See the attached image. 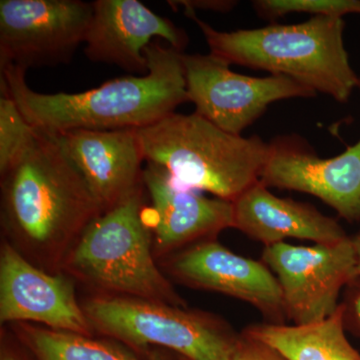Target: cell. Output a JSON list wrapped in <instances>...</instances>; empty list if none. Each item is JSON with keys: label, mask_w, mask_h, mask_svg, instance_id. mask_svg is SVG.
<instances>
[{"label": "cell", "mask_w": 360, "mask_h": 360, "mask_svg": "<svg viewBox=\"0 0 360 360\" xmlns=\"http://www.w3.org/2000/svg\"><path fill=\"white\" fill-rule=\"evenodd\" d=\"M184 14L202 32L210 53L229 65L291 78L340 103H347L359 86L345 46L342 18L314 15L298 25L225 32L200 20L195 11L184 9Z\"/></svg>", "instance_id": "3957f363"}, {"label": "cell", "mask_w": 360, "mask_h": 360, "mask_svg": "<svg viewBox=\"0 0 360 360\" xmlns=\"http://www.w3.org/2000/svg\"><path fill=\"white\" fill-rule=\"evenodd\" d=\"M260 18L276 20L290 13L342 18L347 14L360 15V0H255L251 2Z\"/></svg>", "instance_id": "ffe728a7"}, {"label": "cell", "mask_w": 360, "mask_h": 360, "mask_svg": "<svg viewBox=\"0 0 360 360\" xmlns=\"http://www.w3.org/2000/svg\"><path fill=\"white\" fill-rule=\"evenodd\" d=\"M179 360H191V359H186V357L179 356Z\"/></svg>", "instance_id": "484cf974"}, {"label": "cell", "mask_w": 360, "mask_h": 360, "mask_svg": "<svg viewBox=\"0 0 360 360\" xmlns=\"http://www.w3.org/2000/svg\"><path fill=\"white\" fill-rule=\"evenodd\" d=\"M182 53L153 40L144 51L146 75L115 78L77 94L34 91L26 84V71L15 66L0 70V82L28 123L40 131L139 129L188 101Z\"/></svg>", "instance_id": "7a4b0ae2"}, {"label": "cell", "mask_w": 360, "mask_h": 360, "mask_svg": "<svg viewBox=\"0 0 360 360\" xmlns=\"http://www.w3.org/2000/svg\"><path fill=\"white\" fill-rule=\"evenodd\" d=\"M340 305L345 331L360 340V276L347 284Z\"/></svg>", "instance_id": "44dd1931"}, {"label": "cell", "mask_w": 360, "mask_h": 360, "mask_svg": "<svg viewBox=\"0 0 360 360\" xmlns=\"http://www.w3.org/2000/svg\"><path fill=\"white\" fill-rule=\"evenodd\" d=\"M0 321L41 324L78 335L94 333L73 281L40 269L6 239L0 250Z\"/></svg>", "instance_id": "8fae6325"}, {"label": "cell", "mask_w": 360, "mask_h": 360, "mask_svg": "<svg viewBox=\"0 0 360 360\" xmlns=\"http://www.w3.org/2000/svg\"><path fill=\"white\" fill-rule=\"evenodd\" d=\"M149 205L143 215L153 236L155 258L165 259L187 246L217 239L233 229V205L177 186L167 172L148 163L142 172Z\"/></svg>", "instance_id": "4fadbf2b"}, {"label": "cell", "mask_w": 360, "mask_h": 360, "mask_svg": "<svg viewBox=\"0 0 360 360\" xmlns=\"http://www.w3.org/2000/svg\"><path fill=\"white\" fill-rule=\"evenodd\" d=\"M85 37L84 53L94 63L115 65L129 72H148L144 51L153 40L162 39L184 52L186 32L158 15L139 0H96Z\"/></svg>", "instance_id": "5bb4252c"}, {"label": "cell", "mask_w": 360, "mask_h": 360, "mask_svg": "<svg viewBox=\"0 0 360 360\" xmlns=\"http://www.w3.org/2000/svg\"><path fill=\"white\" fill-rule=\"evenodd\" d=\"M94 333L146 352L191 360H231L240 333L219 315L143 298L98 295L82 303Z\"/></svg>", "instance_id": "8992f818"}, {"label": "cell", "mask_w": 360, "mask_h": 360, "mask_svg": "<svg viewBox=\"0 0 360 360\" xmlns=\"http://www.w3.org/2000/svg\"><path fill=\"white\" fill-rule=\"evenodd\" d=\"M146 163L162 168L177 186L231 201L260 180L270 144L229 134L198 113H170L136 129Z\"/></svg>", "instance_id": "277c9868"}, {"label": "cell", "mask_w": 360, "mask_h": 360, "mask_svg": "<svg viewBox=\"0 0 360 360\" xmlns=\"http://www.w3.org/2000/svg\"><path fill=\"white\" fill-rule=\"evenodd\" d=\"M269 144V160L260 175L262 184L311 194L341 219L350 224L360 221V139L341 155L326 160L295 136Z\"/></svg>", "instance_id": "7c38bea8"}, {"label": "cell", "mask_w": 360, "mask_h": 360, "mask_svg": "<svg viewBox=\"0 0 360 360\" xmlns=\"http://www.w3.org/2000/svg\"><path fill=\"white\" fill-rule=\"evenodd\" d=\"M243 330L276 348L288 360H360L347 338L341 307L324 321L304 326L259 323Z\"/></svg>", "instance_id": "e0dca14e"}, {"label": "cell", "mask_w": 360, "mask_h": 360, "mask_svg": "<svg viewBox=\"0 0 360 360\" xmlns=\"http://www.w3.org/2000/svg\"><path fill=\"white\" fill-rule=\"evenodd\" d=\"M262 262L276 276L288 321L295 326L324 321L340 307L347 284L356 276L352 236L331 245L264 248Z\"/></svg>", "instance_id": "9c48e42d"}, {"label": "cell", "mask_w": 360, "mask_h": 360, "mask_svg": "<svg viewBox=\"0 0 360 360\" xmlns=\"http://www.w3.org/2000/svg\"><path fill=\"white\" fill-rule=\"evenodd\" d=\"M162 260L163 270L176 283L236 298L255 307L266 323L286 324L281 285L264 262L241 257L217 239L187 246Z\"/></svg>", "instance_id": "30bf717a"}, {"label": "cell", "mask_w": 360, "mask_h": 360, "mask_svg": "<svg viewBox=\"0 0 360 360\" xmlns=\"http://www.w3.org/2000/svg\"><path fill=\"white\" fill-rule=\"evenodd\" d=\"M0 90V175H4L30 148L37 129L25 120L2 82Z\"/></svg>", "instance_id": "d6986e66"}, {"label": "cell", "mask_w": 360, "mask_h": 360, "mask_svg": "<svg viewBox=\"0 0 360 360\" xmlns=\"http://www.w3.org/2000/svg\"><path fill=\"white\" fill-rule=\"evenodd\" d=\"M186 94L195 113L229 132L241 135L270 104L316 96L314 90L283 75L253 77L231 70L212 53H182Z\"/></svg>", "instance_id": "52a82bcc"}, {"label": "cell", "mask_w": 360, "mask_h": 360, "mask_svg": "<svg viewBox=\"0 0 360 360\" xmlns=\"http://www.w3.org/2000/svg\"><path fill=\"white\" fill-rule=\"evenodd\" d=\"M144 184L96 217L78 238L61 269L101 295L129 296L187 307L156 265L144 220Z\"/></svg>", "instance_id": "5b68a950"}, {"label": "cell", "mask_w": 360, "mask_h": 360, "mask_svg": "<svg viewBox=\"0 0 360 360\" xmlns=\"http://www.w3.org/2000/svg\"><path fill=\"white\" fill-rule=\"evenodd\" d=\"M103 212L82 175L39 130L1 175L4 239L35 265L61 269L87 225Z\"/></svg>", "instance_id": "6da1fadb"}, {"label": "cell", "mask_w": 360, "mask_h": 360, "mask_svg": "<svg viewBox=\"0 0 360 360\" xmlns=\"http://www.w3.org/2000/svg\"><path fill=\"white\" fill-rule=\"evenodd\" d=\"M92 2L82 0H1L0 68L68 63L91 21Z\"/></svg>", "instance_id": "ba28073f"}, {"label": "cell", "mask_w": 360, "mask_h": 360, "mask_svg": "<svg viewBox=\"0 0 360 360\" xmlns=\"http://www.w3.org/2000/svg\"><path fill=\"white\" fill-rule=\"evenodd\" d=\"M231 360H288L276 348L264 341L248 335L245 330L240 333L236 349Z\"/></svg>", "instance_id": "7402d4cb"}, {"label": "cell", "mask_w": 360, "mask_h": 360, "mask_svg": "<svg viewBox=\"0 0 360 360\" xmlns=\"http://www.w3.org/2000/svg\"><path fill=\"white\" fill-rule=\"evenodd\" d=\"M352 238L357 257L356 276H360V231Z\"/></svg>", "instance_id": "cb8c5ba5"}, {"label": "cell", "mask_w": 360, "mask_h": 360, "mask_svg": "<svg viewBox=\"0 0 360 360\" xmlns=\"http://www.w3.org/2000/svg\"><path fill=\"white\" fill-rule=\"evenodd\" d=\"M0 360H22L18 355L13 354L11 352H7V350L2 349L1 359Z\"/></svg>", "instance_id": "d4e9b609"}, {"label": "cell", "mask_w": 360, "mask_h": 360, "mask_svg": "<svg viewBox=\"0 0 360 360\" xmlns=\"http://www.w3.org/2000/svg\"><path fill=\"white\" fill-rule=\"evenodd\" d=\"M172 7H184V9L215 11V13H229L238 2L234 0H177L167 1Z\"/></svg>", "instance_id": "603a6c76"}, {"label": "cell", "mask_w": 360, "mask_h": 360, "mask_svg": "<svg viewBox=\"0 0 360 360\" xmlns=\"http://www.w3.org/2000/svg\"><path fill=\"white\" fill-rule=\"evenodd\" d=\"M232 205L233 229L264 248L288 238L331 245L349 236L335 219L322 214L309 203L278 198L260 180Z\"/></svg>", "instance_id": "2e32d148"}, {"label": "cell", "mask_w": 360, "mask_h": 360, "mask_svg": "<svg viewBox=\"0 0 360 360\" xmlns=\"http://www.w3.org/2000/svg\"><path fill=\"white\" fill-rule=\"evenodd\" d=\"M16 335L37 360H179L167 352H139L112 338H94L32 323H16Z\"/></svg>", "instance_id": "ac0fdd59"}, {"label": "cell", "mask_w": 360, "mask_h": 360, "mask_svg": "<svg viewBox=\"0 0 360 360\" xmlns=\"http://www.w3.org/2000/svg\"><path fill=\"white\" fill-rule=\"evenodd\" d=\"M41 132L82 175L103 212L127 198L143 182L142 162L146 160L136 129Z\"/></svg>", "instance_id": "9a60e30c"}]
</instances>
